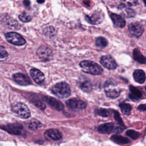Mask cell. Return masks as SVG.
<instances>
[{"mask_svg": "<svg viewBox=\"0 0 146 146\" xmlns=\"http://www.w3.org/2000/svg\"><path fill=\"white\" fill-rule=\"evenodd\" d=\"M133 76L135 80L139 83H143L145 80V72L141 70H136L133 74Z\"/></svg>", "mask_w": 146, "mask_h": 146, "instance_id": "cell-21", "label": "cell"}, {"mask_svg": "<svg viewBox=\"0 0 146 146\" xmlns=\"http://www.w3.org/2000/svg\"><path fill=\"white\" fill-rule=\"evenodd\" d=\"M100 62L104 67L109 70H114L117 66L115 59L109 55L102 56L100 58Z\"/></svg>", "mask_w": 146, "mask_h": 146, "instance_id": "cell-7", "label": "cell"}, {"mask_svg": "<svg viewBox=\"0 0 146 146\" xmlns=\"http://www.w3.org/2000/svg\"><path fill=\"white\" fill-rule=\"evenodd\" d=\"M119 107L121 109V112L126 115H128L131 113L132 110V107L129 104L125 103H121L119 104Z\"/></svg>", "mask_w": 146, "mask_h": 146, "instance_id": "cell-25", "label": "cell"}, {"mask_svg": "<svg viewBox=\"0 0 146 146\" xmlns=\"http://www.w3.org/2000/svg\"><path fill=\"white\" fill-rule=\"evenodd\" d=\"M44 1L45 0H36L37 2H38L39 3H43L44 2Z\"/></svg>", "mask_w": 146, "mask_h": 146, "instance_id": "cell-36", "label": "cell"}, {"mask_svg": "<svg viewBox=\"0 0 146 146\" xmlns=\"http://www.w3.org/2000/svg\"><path fill=\"white\" fill-rule=\"evenodd\" d=\"M114 129V124L113 123H107L99 125L97 129L98 131L101 133H110Z\"/></svg>", "mask_w": 146, "mask_h": 146, "instance_id": "cell-20", "label": "cell"}, {"mask_svg": "<svg viewBox=\"0 0 146 146\" xmlns=\"http://www.w3.org/2000/svg\"><path fill=\"white\" fill-rule=\"evenodd\" d=\"M31 102L39 109L43 110L46 108V106L42 100H40L37 96H35L31 99Z\"/></svg>", "mask_w": 146, "mask_h": 146, "instance_id": "cell-26", "label": "cell"}, {"mask_svg": "<svg viewBox=\"0 0 146 146\" xmlns=\"http://www.w3.org/2000/svg\"><path fill=\"white\" fill-rule=\"evenodd\" d=\"M36 54L41 59H48L52 55V51L47 46H41L37 50Z\"/></svg>", "mask_w": 146, "mask_h": 146, "instance_id": "cell-15", "label": "cell"}, {"mask_svg": "<svg viewBox=\"0 0 146 146\" xmlns=\"http://www.w3.org/2000/svg\"><path fill=\"white\" fill-rule=\"evenodd\" d=\"M27 125L30 129L35 130L39 128L42 126V124L39 120L33 119L28 122Z\"/></svg>", "mask_w": 146, "mask_h": 146, "instance_id": "cell-24", "label": "cell"}, {"mask_svg": "<svg viewBox=\"0 0 146 146\" xmlns=\"http://www.w3.org/2000/svg\"><path fill=\"white\" fill-rule=\"evenodd\" d=\"M43 98V100L47 104H48L51 107H52L55 110L58 111H62L63 110V104L60 101L57 100L56 99L48 96H44Z\"/></svg>", "mask_w": 146, "mask_h": 146, "instance_id": "cell-10", "label": "cell"}, {"mask_svg": "<svg viewBox=\"0 0 146 146\" xmlns=\"http://www.w3.org/2000/svg\"><path fill=\"white\" fill-rule=\"evenodd\" d=\"M30 74L34 81L38 84H42L44 81V75L37 68H31Z\"/></svg>", "mask_w": 146, "mask_h": 146, "instance_id": "cell-12", "label": "cell"}, {"mask_svg": "<svg viewBox=\"0 0 146 146\" xmlns=\"http://www.w3.org/2000/svg\"><path fill=\"white\" fill-rule=\"evenodd\" d=\"M127 6H136L138 3L137 0H119Z\"/></svg>", "mask_w": 146, "mask_h": 146, "instance_id": "cell-31", "label": "cell"}, {"mask_svg": "<svg viewBox=\"0 0 146 146\" xmlns=\"http://www.w3.org/2000/svg\"><path fill=\"white\" fill-rule=\"evenodd\" d=\"M128 30L132 35L136 37H139L142 35L144 31V27L141 23L135 22L129 24L128 26Z\"/></svg>", "mask_w": 146, "mask_h": 146, "instance_id": "cell-9", "label": "cell"}, {"mask_svg": "<svg viewBox=\"0 0 146 146\" xmlns=\"http://www.w3.org/2000/svg\"><path fill=\"white\" fill-rule=\"evenodd\" d=\"M126 135L133 140H136L138 139L140 135L139 132H136L133 129H128V131H127Z\"/></svg>", "mask_w": 146, "mask_h": 146, "instance_id": "cell-29", "label": "cell"}, {"mask_svg": "<svg viewBox=\"0 0 146 146\" xmlns=\"http://www.w3.org/2000/svg\"><path fill=\"white\" fill-rule=\"evenodd\" d=\"M51 91L53 94L60 98H66L71 94V88L66 82L58 83L52 87Z\"/></svg>", "mask_w": 146, "mask_h": 146, "instance_id": "cell-2", "label": "cell"}, {"mask_svg": "<svg viewBox=\"0 0 146 146\" xmlns=\"http://www.w3.org/2000/svg\"><path fill=\"white\" fill-rule=\"evenodd\" d=\"M13 79L17 83L22 86H27L31 83L30 78L22 73H16L14 74Z\"/></svg>", "mask_w": 146, "mask_h": 146, "instance_id": "cell-16", "label": "cell"}, {"mask_svg": "<svg viewBox=\"0 0 146 146\" xmlns=\"http://www.w3.org/2000/svg\"><path fill=\"white\" fill-rule=\"evenodd\" d=\"M133 56L134 59L141 64L145 63V57L141 53V52L137 49L135 48L133 52Z\"/></svg>", "mask_w": 146, "mask_h": 146, "instance_id": "cell-23", "label": "cell"}, {"mask_svg": "<svg viewBox=\"0 0 146 146\" xmlns=\"http://www.w3.org/2000/svg\"><path fill=\"white\" fill-rule=\"evenodd\" d=\"M95 113L100 116L102 117H107L110 115V111L108 110L107 109H105V108H97L95 109Z\"/></svg>", "mask_w": 146, "mask_h": 146, "instance_id": "cell-28", "label": "cell"}, {"mask_svg": "<svg viewBox=\"0 0 146 146\" xmlns=\"http://www.w3.org/2000/svg\"><path fill=\"white\" fill-rule=\"evenodd\" d=\"M107 40L103 36H99L96 38L95 44L97 47H99L100 48H104L107 46Z\"/></svg>", "mask_w": 146, "mask_h": 146, "instance_id": "cell-27", "label": "cell"}, {"mask_svg": "<svg viewBox=\"0 0 146 146\" xmlns=\"http://www.w3.org/2000/svg\"><path fill=\"white\" fill-rule=\"evenodd\" d=\"M86 20L90 24L96 25L101 23L104 18L103 14L100 11H95L91 16L86 15Z\"/></svg>", "mask_w": 146, "mask_h": 146, "instance_id": "cell-11", "label": "cell"}, {"mask_svg": "<svg viewBox=\"0 0 146 146\" xmlns=\"http://www.w3.org/2000/svg\"><path fill=\"white\" fill-rule=\"evenodd\" d=\"M67 106L72 110H83L86 108L87 104L86 103L79 99L71 98L66 102Z\"/></svg>", "mask_w": 146, "mask_h": 146, "instance_id": "cell-6", "label": "cell"}, {"mask_svg": "<svg viewBox=\"0 0 146 146\" xmlns=\"http://www.w3.org/2000/svg\"><path fill=\"white\" fill-rule=\"evenodd\" d=\"M19 19L23 22H28L31 21V17L26 12H22L19 15Z\"/></svg>", "mask_w": 146, "mask_h": 146, "instance_id": "cell-30", "label": "cell"}, {"mask_svg": "<svg viewBox=\"0 0 146 146\" xmlns=\"http://www.w3.org/2000/svg\"><path fill=\"white\" fill-rule=\"evenodd\" d=\"M104 91L106 95L112 99L119 97L121 92L120 90L116 87L113 83L108 81L104 84Z\"/></svg>", "mask_w": 146, "mask_h": 146, "instance_id": "cell-5", "label": "cell"}, {"mask_svg": "<svg viewBox=\"0 0 146 146\" xmlns=\"http://www.w3.org/2000/svg\"><path fill=\"white\" fill-rule=\"evenodd\" d=\"M113 113H114V117L115 119V120L117 121V123L119 124L120 125H122V126H124V124H123V122L119 115V113L116 111H113Z\"/></svg>", "mask_w": 146, "mask_h": 146, "instance_id": "cell-33", "label": "cell"}, {"mask_svg": "<svg viewBox=\"0 0 146 146\" xmlns=\"http://www.w3.org/2000/svg\"><path fill=\"white\" fill-rule=\"evenodd\" d=\"M111 140L118 144H125L130 142V140L128 139L118 135H112L111 137Z\"/></svg>", "mask_w": 146, "mask_h": 146, "instance_id": "cell-22", "label": "cell"}, {"mask_svg": "<svg viewBox=\"0 0 146 146\" xmlns=\"http://www.w3.org/2000/svg\"><path fill=\"white\" fill-rule=\"evenodd\" d=\"M2 127L9 133L14 135H21L23 129V127L19 124H10L3 125Z\"/></svg>", "mask_w": 146, "mask_h": 146, "instance_id": "cell-13", "label": "cell"}, {"mask_svg": "<svg viewBox=\"0 0 146 146\" xmlns=\"http://www.w3.org/2000/svg\"><path fill=\"white\" fill-rule=\"evenodd\" d=\"M117 9L120 14L126 18H132L135 17L136 15V13L133 10L123 3L119 5Z\"/></svg>", "mask_w": 146, "mask_h": 146, "instance_id": "cell-17", "label": "cell"}, {"mask_svg": "<svg viewBox=\"0 0 146 146\" xmlns=\"http://www.w3.org/2000/svg\"><path fill=\"white\" fill-rule=\"evenodd\" d=\"M6 40L10 43L17 45L22 46L26 43V40L20 34L15 32H9L5 35Z\"/></svg>", "mask_w": 146, "mask_h": 146, "instance_id": "cell-4", "label": "cell"}, {"mask_svg": "<svg viewBox=\"0 0 146 146\" xmlns=\"http://www.w3.org/2000/svg\"><path fill=\"white\" fill-rule=\"evenodd\" d=\"M110 16L111 18V20L113 25L116 27L122 28L125 26V21L121 16L115 13H112L110 14Z\"/></svg>", "mask_w": 146, "mask_h": 146, "instance_id": "cell-18", "label": "cell"}, {"mask_svg": "<svg viewBox=\"0 0 146 146\" xmlns=\"http://www.w3.org/2000/svg\"><path fill=\"white\" fill-rule=\"evenodd\" d=\"M138 110L141 111H145L146 110V107H145V104H140L139 107H138Z\"/></svg>", "mask_w": 146, "mask_h": 146, "instance_id": "cell-34", "label": "cell"}, {"mask_svg": "<svg viewBox=\"0 0 146 146\" xmlns=\"http://www.w3.org/2000/svg\"><path fill=\"white\" fill-rule=\"evenodd\" d=\"M23 4L25 5V6L28 7V6H30V1H29V0H24V1H23Z\"/></svg>", "mask_w": 146, "mask_h": 146, "instance_id": "cell-35", "label": "cell"}, {"mask_svg": "<svg viewBox=\"0 0 146 146\" xmlns=\"http://www.w3.org/2000/svg\"><path fill=\"white\" fill-rule=\"evenodd\" d=\"M12 111L19 117L23 119H27L30 116V111L29 108L23 103L17 102L11 106Z\"/></svg>", "mask_w": 146, "mask_h": 146, "instance_id": "cell-3", "label": "cell"}, {"mask_svg": "<svg viewBox=\"0 0 146 146\" xmlns=\"http://www.w3.org/2000/svg\"><path fill=\"white\" fill-rule=\"evenodd\" d=\"M8 56V54L6 51L5 48L3 47L0 46V60H5Z\"/></svg>", "mask_w": 146, "mask_h": 146, "instance_id": "cell-32", "label": "cell"}, {"mask_svg": "<svg viewBox=\"0 0 146 146\" xmlns=\"http://www.w3.org/2000/svg\"><path fill=\"white\" fill-rule=\"evenodd\" d=\"M77 85L81 90L85 92H90L92 88L91 80L86 76L80 77L77 82Z\"/></svg>", "mask_w": 146, "mask_h": 146, "instance_id": "cell-8", "label": "cell"}, {"mask_svg": "<svg viewBox=\"0 0 146 146\" xmlns=\"http://www.w3.org/2000/svg\"><path fill=\"white\" fill-rule=\"evenodd\" d=\"M44 136L48 140H58L62 138V134L56 129H50L45 131Z\"/></svg>", "mask_w": 146, "mask_h": 146, "instance_id": "cell-14", "label": "cell"}, {"mask_svg": "<svg viewBox=\"0 0 146 146\" xmlns=\"http://www.w3.org/2000/svg\"><path fill=\"white\" fill-rule=\"evenodd\" d=\"M129 90L131 93L129 94V98L133 101H139L142 97V93L137 88L130 86Z\"/></svg>", "mask_w": 146, "mask_h": 146, "instance_id": "cell-19", "label": "cell"}, {"mask_svg": "<svg viewBox=\"0 0 146 146\" xmlns=\"http://www.w3.org/2000/svg\"><path fill=\"white\" fill-rule=\"evenodd\" d=\"M79 65L84 72L92 75H100L103 71L100 66L91 60H83L80 63Z\"/></svg>", "mask_w": 146, "mask_h": 146, "instance_id": "cell-1", "label": "cell"}]
</instances>
